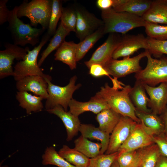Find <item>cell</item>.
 <instances>
[{
	"label": "cell",
	"instance_id": "cell-1",
	"mask_svg": "<svg viewBox=\"0 0 167 167\" xmlns=\"http://www.w3.org/2000/svg\"><path fill=\"white\" fill-rule=\"evenodd\" d=\"M132 87L129 85L110 87L108 83L101 87L97 92L107 102L110 108L122 116L129 117L138 123L140 120L136 116L135 108L129 96Z\"/></svg>",
	"mask_w": 167,
	"mask_h": 167
},
{
	"label": "cell",
	"instance_id": "cell-2",
	"mask_svg": "<svg viewBox=\"0 0 167 167\" xmlns=\"http://www.w3.org/2000/svg\"><path fill=\"white\" fill-rule=\"evenodd\" d=\"M104 34L118 33L122 35L135 28L144 27L146 22L140 17L126 12H118L112 8L101 10Z\"/></svg>",
	"mask_w": 167,
	"mask_h": 167
},
{
	"label": "cell",
	"instance_id": "cell-3",
	"mask_svg": "<svg viewBox=\"0 0 167 167\" xmlns=\"http://www.w3.org/2000/svg\"><path fill=\"white\" fill-rule=\"evenodd\" d=\"M17 6L11 11L8 18L7 29L10 32L13 44L24 46L29 44L34 46L39 43L40 36L45 30L42 28H33L18 17Z\"/></svg>",
	"mask_w": 167,
	"mask_h": 167
},
{
	"label": "cell",
	"instance_id": "cell-4",
	"mask_svg": "<svg viewBox=\"0 0 167 167\" xmlns=\"http://www.w3.org/2000/svg\"><path fill=\"white\" fill-rule=\"evenodd\" d=\"M52 2V0H32L28 2L24 1L17 6V16L19 18L27 17L31 26L36 27L39 24L45 30L49 27Z\"/></svg>",
	"mask_w": 167,
	"mask_h": 167
},
{
	"label": "cell",
	"instance_id": "cell-5",
	"mask_svg": "<svg viewBox=\"0 0 167 167\" xmlns=\"http://www.w3.org/2000/svg\"><path fill=\"white\" fill-rule=\"evenodd\" d=\"M48 84V97L45 102L46 110L52 109L54 107L60 105L66 111H67L69 104L72 98L74 92L81 86V84H75L77 79L74 75L70 79L68 84L61 87L54 85L51 82V77L48 75L45 78Z\"/></svg>",
	"mask_w": 167,
	"mask_h": 167
},
{
	"label": "cell",
	"instance_id": "cell-6",
	"mask_svg": "<svg viewBox=\"0 0 167 167\" xmlns=\"http://www.w3.org/2000/svg\"><path fill=\"white\" fill-rule=\"evenodd\" d=\"M146 57V66L135 74L136 80L152 87L167 82V57L153 58L148 51Z\"/></svg>",
	"mask_w": 167,
	"mask_h": 167
},
{
	"label": "cell",
	"instance_id": "cell-7",
	"mask_svg": "<svg viewBox=\"0 0 167 167\" xmlns=\"http://www.w3.org/2000/svg\"><path fill=\"white\" fill-rule=\"evenodd\" d=\"M51 36L47 32L42 37L39 45L32 50L29 49L24 59L19 61L14 66L13 76L16 81L26 77L39 75L44 77L48 75L44 74L38 66L37 58L42 47L47 42Z\"/></svg>",
	"mask_w": 167,
	"mask_h": 167
},
{
	"label": "cell",
	"instance_id": "cell-8",
	"mask_svg": "<svg viewBox=\"0 0 167 167\" xmlns=\"http://www.w3.org/2000/svg\"><path fill=\"white\" fill-rule=\"evenodd\" d=\"M148 51H145L132 58H124L121 60L111 59L103 66L110 75L118 78L124 77L133 73H136L142 67L139 62L143 58L146 57Z\"/></svg>",
	"mask_w": 167,
	"mask_h": 167
},
{
	"label": "cell",
	"instance_id": "cell-9",
	"mask_svg": "<svg viewBox=\"0 0 167 167\" xmlns=\"http://www.w3.org/2000/svg\"><path fill=\"white\" fill-rule=\"evenodd\" d=\"M5 49L0 51V78L13 76L12 64L15 59L20 61L24 60L29 48H25L8 43L4 44Z\"/></svg>",
	"mask_w": 167,
	"mask_h": 167
},
{
	"label": "cell",
	"instance_id": "cell-10",
	"mask_svg": "<svg viewBox=\"0 0 167 167\" xmlns=\"http://www.w3.org/2000/svg\"><path fill=\"white\" fill-rule=\"evenodd\" d=\"M123 35L118 33H110L105 41L93 54L90 59L84 62L89 69L95 64H100L103 66L112 58L113 54L121 43Z\"/></svg>",
	"mask_w": 167,
	"mask_h": 167
},
{
	"label": "cell",
	"instance_id": "cell-11",
	"mask_svg": "<svg viewBox=\"0 0 167 167\" xmlns=\"http://www.w3.org/2000/svg\"><path fill=\"white\" fill-rule=\"evenodd\" d=\"M137 123L129 117L121 116L119 122L110 135L109 145L105 154L118 152Z\"/></svg>",
	"mask_w": 167,
	"mask_h": 167
},
{
	"label": "cell",
	"instance_id": "cell-12",
	"mask_svg": "<svg viewBox=\"0 0 167 167\" xmlns=\"http://www.w3.org/2000/svg\"><path fill=\"white\" fill-rule=\"evenodd\" d=\"M77 20L76 35L81 41L104 26L101 19L82 9H76Z\"/></svg>",
	"mask_w": 167,
	"mask_h": 167
},
{
	"label": "cell",
	"instance_id": "cell-13",
	"mask_svg": "<svg viewBox=\"0 0 167 167\" xmlns=\"http://www.w3.org/2000/svg\"><path fill=\"white\" fill-rule=\"evenodd\" d=\"M154 143L152 136L145 131L140 122L137 123L118 152L119 154L144 148Z\"/></svg>",
	"mask_w": 167,
	"mask_h": 167
},
{
	"label": "cell",
	"instance_id": "cell-14",
	"mask_svg": "<svg viewBox=\"0 0 167 167\" xmlns=\"http://www.w3.org/2000/svg\"><path fill=\"white\" fill-rule=\"evenodd\" d=\"M140 49H148L147 37L142 34L136 35H123L122 40L113 52L112 58L130 57Z\"/></svg>",
	"mask_w": 167,
	"mask_h": 167
},
{
	"label": "cell",
	"instance_id": "cell-15",
	"mask_svg": "<svg viewBox=\"0 0 167 167\" xmlns=\"http://www.w3.org/2000/svg\"><path fill=\"white\" fill-rule=\"evenodd\" d=\"M68 107L70 112L78 117L85 112L91 111L97 114L104 109L110 108L105 100L97 93L87 102H79L73 98Z\"/></svg>",
	"mask_w": 167,
	"mask_h": 167
},
{
	"label": "cell",
	"instance_id": "cell-16",
	"mask_svg": "<svg viewBox=\"0 0 167 167\" xmlns=\"http://www.w3.org/2000/svg\"><path fill=\"white\" fill-rule=\"evenodd\" d=\"M143 84L149 97L148 106L153 113L161 115L167 106V82L156 87Z\"/></svg>",
	"mask_w": 167,
	"mask_h": 167
},
{
	"label": "cell",
	"instance_id": "cell-17",
	"mask_svg": "<svg viewBox=\"0 0 167 167\" xmlns=\"http://www.w3.org/2000/svg\"><path fill=\"white\" fill-rule=\"evenodd\" d=\"M45 78L39 75L26 77L16 81V88L18 91L30 92L47 99L48 97V84Z\"/></svg>",
	"mask_w": 167,
	"mask_h": 167
},
{
	"label": "cell",
	"instance_id": "cell-18",
	"mask_svg": "<svg viewBox=\"0 0 167 167\" xmlns=\"http://www.w3.org/2000/svg\"><path fill=\"white\" fill-rule=\"evenodd\" d=\"M46 110L49 113L57 116L61 120L66 130L67 141L71 140L77 135L81 124L78 117L73 115L69 111H66L60 105Z\"/></svg>",
	"mask_w": 167,
	"mask_h": 167
},
{
	"label": "cell",
	"instance_id": "cell-19",
	"mask_svg": "<svg viewBox=\"0 0 167 167\" xmlns=\"http://www.w3.org/2000/svg\"><path fill=\"white\" fill-rule=\"evenodd\" d=\"M135 113L142 126L150 135L154 136L165 134L164 124L159 115L152 112H144L136 109Z\"/></svg>",
	"mask_w": 167,
	"mask_h": 167
},
{
	"label": "cell",
	"instance_id": "cell-20",
	"mask_svg": "<svg viewBox=\"0 0 167 167\" xmlns=\"http://www.w3.org/2000/svg\"><path fill=\"white\" fill-rule=\"evenodd\" d=\"M142 18L147 22L167 25V0L152 1Z\"/></svg>",
	"mask_w": 167,
	"mask_h": 167
},
{
	"label": "cell",
	"instance_id": "cell-21",
	"mask_svg": "<svg viewBox=\"0 0 167 167\" xmlns=\"http://www.w3.org/2000/svg\"><path fill=\"white\" fill-rule=\"evenodd\" d=\"M78 44L65 41L58 48L54 60L67 65L71 70L76 68V52Z\"/></svg>",
	"mask_w": 167,
	"mask_h": 167
},
{
	"label": "cell",
	"instance_id": "cell-22",
	"mask_svg": "<svg viewBox=\"0 0 167 167\" xmlns=\"http://www.w3.org/2000/svg\"><path fill=\"white\" fill-rule=\"evenodd\" d=\"M152 2L149 0H120L119 4L113 8L117 12H126L142 17Z\"/></svg>",
	"mask_w": 167,
	"mask_h": 167
},
{
	"label": "cell",
	"instance_id": "cell-23",
	"mask_svg": "<svg viewBox=\"0 0 167 167\" xmlns=\"http://www.w3.org/2000/svg\"><path fill=\"white\" fill-rule=\"evenodd\" d=\"M81 135L88 139H96L101 142V148L100 154L106 151L109 145L110 134L91 124H81L79 129Z\"/></svg>",
	"mask_w": 167,
	"mask_h": 167
},
{
	"label": "cell",
	"instance_id": "cell-24",
	"mask_svg": "<svg viewBox=\"0 0 167 167\" xmlns=\"http://www.w3.org/2000/svg\"><path fill=\"white\" fill-rule=\"evenodd\" d=\"M16 98L19 103V106L25 109L27 114L41 111L44 108L42 102L43 98L32 95L28 92H17Z\"/></svg>",
	"mask_w": 167,
	"mask_h": 167
},
{
	"label": "cell",
	"instance_id": "cell-25",
	"mask_svg": "<svg viewBox=\"0 0 167 167\" xmlns=\"http://www.w3.org/2000/svg\"><path fill=\"white\" fill-rule=\"evenodd\" d=\"M129 96L136 109L144 112H152V110L147 107L149 98L147 96L143 84L141 82L136 80L129 93Z\"/></svg>",
	"mask_w": 167,
	"mask_h": 167
},
{
	"label": "cell",
	"instance_id": "cell-26",
	"mask_svg": "<svg viewBox=\"0 0 167 167\" xmlns=\"http://www.w3.org/2000/svg\"><path fill=\"white\" fill-rule=\"evenodd\" d=\"M121 116L109 108L104 109L97 114L96 120L99 123V127L110 134L119 122Z\"/></svg>",
	"mask_w": 167,
	"mask_h": 167
},
{
	"label": "cell",
	"instance_id": "cell-27",
	"mask_svg": "<svg viewBox=\"0 0 167 167\" xmlns=\"http://www.w3.org/2000/svg\"><path fill=\"white\" fill-rule=\"evenodd\" d=\"M70 32L60 22L58 28L47 48L42 52L38 62L40 67L48 55L53 51L57 49L65 41V38Z\"/></svg>",
	"mask_w": 167,
	"mask_h": 167
},
{
	"label": "cell",
	"instance_id": "cell-28",
	"mask_svg": "<svg viewBox=\"0 0 167 167\" xmlns=\"http://www.w3.org/2000/svg\"><path fill=\"white\" fill-rule=\"evenodd\" d=\"M58 152L61 156L76 167H88L90 158L74 148L64 145Z\"/></svg>",
	"mask_w": 167,
	"mask_h": 167
},
{
	"label": "cell",
	"instance_id": "cell-29",
	"mask_svg": "<svg viewBox=\"0 0 167 167\" xmlns=\"http://www.w3.org/2000/svg\"><path fill=\"white\" fill-rule=\"evenodd\" d=\"M75 150L89 158H94L100 155L101 148V143L92 142L82 135L74 141Z\"/></svg>",
	"mask_w": 167,
	"mask_h": 167
},
{
	"label": "cell",
	"instance_id": "cell-30",
	"mask_svg": "<svg viewBox=\"0 0 167 167\" xmlns=\"http://www.w3.org/2000/svg\"><path fill=\"white\" fill-rule=\"evenodd\" d=\"M104 35L103 27L78 43L76 52L77 62L82 59L96 42Z\"/></svg>",
	"mask_w": 167,
	"mask_h": 167
},
{
	"label": "cell",
	"instance_id": "cell-31",
	"mask_svg": "<svg viewBox=\"0 0 167 167\" xmlns=\"http://www.w3.org/2000/svg\"><path fill=\"white\" fill-rule=\"evenodd\" d=\"M42 159V164L44 165H53L58 167H76L61 156L52 146L46 148Z\"/></svg>",
	"mask_w": 167,
	"mask_h": 167
},
{
	"label": "cell",
	"instance_id": "cell-32",
	"mask_svg": "<svg viewBox=\"0 0 167 167\" xmlns=\"http://www.w3.org/2000/svg\"><path fill=\"white\" fill-rule=\"evenodd\" d=\"M141 167H155L161 155L159 148L155 143L141 148Z\"/></svg>",
	"mask_w": 167,
	"mask_h": 167
},
{
	"label": "cell",
	"instance_id": "cell-33",
	"mask_svg": "<svg viewBox=\"0 0 167 167\" xmlns=\"http://www.w3.org/2000/svg\"><path fill=\"white\" fill-rule=\"evenodd\" d=\"M117 160L120 167H141V149L118 154Z\"/></svg>",
	"mask_w": 167,
	"mask_h": 167
},
{
	"label": "cell",
	"instance_id": "cell-34",
	"mask_svg": "<svg viewBox=\"0 0 167 167\" xmlns=\"http://www.w3.org/2000/svg\"><path fill=\"white\" fill-rule=\"evenodd\" d=\"M63 8L61 1L53 0L51 15L47 32L51 36L54 35L57 30L56 27L60 19Z\"/></svg>",
	"mask_w": 167,
	"mask_h": 167
},
{
	"label": "cell",
	"instance_id": "cell-35",
	"mask_svg": "<svg viewBox=\"0 0 167 167\" xmlns=\"http://www.w3.org/2000/svg\"><path fill=\"white\" fill-rule=\"evenodd\" d=\"M144 27L148 37L157 40H167V25H161L146 22Z\"/></svg>",
	"mask_w": 167,
	"mask_h": 167
},
{
	"label": "cell",
	"instance_id": "cell-36",
	"mask_svg": "<svg viewBox=\"0 0 167 167\" xmlns=\"http://www.w3.org/2000/svg\"><path fill=\"white\" fill-rule=\"evenodd\" d=\"M148 49L151 55L159 58L163 54L167 55V40H160L147 37Z\"/></svg>",
	"mask_w": 167,
	"mask_h": 167
},
{
	"label": "cell",
	"instance_id": "cell-37",
	"mask_svg": "<svg viewBox=\"0 0 167 167\" xmlns=\"http://www.w3.org/2000/svg\"><path fill=\"white\" fill-rule=\"evenodd\" d=\"M61 22L70 32H75L77 20L76 11L70 7H63Z\"/></svg>",
	"mask_w": 167,
	"mask_h": 167
},
{
	"label": "cell",
	"instance_id": "cell-38",
	"mask_svg": "<svg viewBox=\"0 0 167 167\" xmlns=\"http://www.w3.org/2000/svg\"><path fill=\"white\" fill-rule=\"evenodd\" d=\"M118 156V152L108 154H100L90 158L88 167H110Z\"/></svg>",
	"mask_w": 167,
	"mask_h": 167
},
{
	"label": "cell",
	"instance_id": "cell-39",
	"mask_svg": "<svg viewBox=\"0 0 167 167\" xmlns=\"http://www.w3.org/2000/svg\"><path fill=\"white\" fill-rule=\"evenodd\" d=\"M154 142L158 146L161 154L167 158V136L165 134L152 136Z\"/></svg>",
	"mask_w": 167,
	"mask_h": 167
},
{
	"label": "cell",
	"instance_id": "cell-40",
	"mask_svg": "<svg viewBox=\"0 0 167 167\" xmlns=\"http://www.w3.org/2000/svg\"><path fill=\"white\" fill-rule=\"evenodd\" d=\"M89 69V74L93 77H99L106 76L109 77L111 79L112 78L103 66L100 64H93Z\"/></svg>",
	"mask_w": 167,
	"mask_h": 167
},
{
	"label": "cell",
	"instance_id": "cell-41",
	"mask_svg": "<svg viewBox=\"0 0 167 167\" xmlns=\"http://www.w3.org/2000/svg\"><path fill=\"white\" fill-rule=\"evenodd\" d=\"M8 0H0V25H2L8 22L10 12L7 8L6 4Z\"/></svg>",
	"mask_w": 167,
	"mask_h": 167
},
{
	"label": "cell",
	"instance_id": "cell-42",
	"mask_svg": "<svg viewBox=\"0 0 167 167\" xmlns=\"http://www.w3.org/2000/svg\"><path fill=\"white\" fill-rule=\"evenodd\" d=\"M120 0H97L96 4L101 10L113 8L118 4Z\"/></svg>",
	"mask_w": 167,
	"mask_h": 167
},
{
	"label": "cell",
	"instance_id": "cell-43",
	"mask_svg": "<svg viewBox=\"0 0 167 167\" xmlns=\"http://www.w3.org/2000/svg\"><path fill=\"white\" fill-rule=\"evenodd\" d=\"M155 167H167V158L161 154Z\"/></svg>",
	"mask_w": 167,
	"mask_h": 167
},
{
	"label": "cell",
	"instance_id": "cell-44",
	"mask_svg": "<svg viewBox=\"0 0 167 167\" xmlns=\"http://www.w3.org/2000/svg\"><path fill=\"white\" fill-rule=\"evenodd\" d=\"M159 115L161 118L164 124L165 134L167 136V106L161 114Z\"/></svg>",
	"mask_w": 167,
	"mask_h": 167
},
{
	"label": "cell",
	"instance_id": "cell-45",
	"mask_svg": "<svg viewBox=\"0 0 167 167\" xmlns=\"http://www.w3.org/2000/svg\"><path fill=\"white\" fill-rule=\"evenodd\" d=\"M110 167H120L117 160L114 161Z\"/></svg>",
	"mask_w": 167,
	"mask_h": 167
},
{
	"label": "cell",
	"instance_id": "cell-46",
	"mask_svg": "<svg viewBox=\"0 0 167 167\" xmlns=\"http://www.w3.org/2000/svg\"><path fill=\"white\" fill-rule=\"evenodd\" d=\"M0 167H9L7 165H1L0 166Z\"/></svg>",
	"mask_w": 167,
	"mask_h": 167
}]
</instances>
